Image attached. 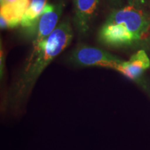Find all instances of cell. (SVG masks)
I'll return each instance as SVG.
<instances>
[{"instance_id": "8", "label": "cell", "mask_w": 150, "mask_h": 150, "mask_svg": "<svg viewBox=\"0 0 150 150\" xmlns=\"http://www.w3.org/2000/svg\"><path fill=\"white\" fill-rule=\"evenodd\" d=\"M48 0H30L27 10L24 13L21 20L22 27L31 31L40 19L44 11L45 7L47 4Z\"/></svg>"}, {"instance_id": "4", "label": "cell", "mask_w": 150, "mask_h": 150, "mask_svg": "<svg viewBox=\"0 0 150 150\" xmlns=\"http://www.w3.org/2000/svg\"><path fill=\"white\" fill-rule=\"evenodd\" d=\"M63 4L60 2L46 5L35 27L29 31L33 35V47L45 40L54 31L63 12Z\"/></svg>"}, {"instance_id": "9", "label": "cell", "mask_w": 150, "mask_h": 150, "mask_svg": "<svg viewBox=\"0 0 150 150\" xmlns=\"http://www.w3.org/2000/svg\"><path fill=\"white\" fill-rule=\"evenodd\" d=\"M129 5L138 8L143 9L147 2V0H127Z\"/></svg>"}, {"instance_id": "5", "label": "cell", "mask_w": 150, "mask_h": 150, "mask_svg": "<svg viewBox=\"0 0 150 150\" xmlns=\"http://www.w3.org/2000/svg\"><path fill=\"white\" fill-rule=\"evenodd\" d=\"M150 67V59L145 50H139L131 56L129 61H122L117 70L127 78L141 83L142 75Z\"/></svg>"}, {"instance_id": "2", "label": "cell", "mask_w": 150, "mask_h": 150, "mask_svg": "<svg viewBox=\"0 0 150 150\" xmlns=\"http://www.w3.org/2000/svg\"><path fill=\"white\" fill-rule=\"evenodd\" d=\"M123 61L109 52L87 45H79L67 57V62L75 67H100L117 70Z\"/></svg>"}, {"instance_id": "6", "label": "cell", "mask_w": 150, "mask_h": 150, "mask_svg": "<svg viewBox=\"0 0 150 150\" xmlns=\"http://www.w3.org/2000/svg\"><path fill=\"white\" fill-rule=\"evenodd\" d=\"M99 0H75L74 22L81 34L88 31Z\"/></svg>"}, {"instance_id": "1", "label": "cell", "mask_w": 150, "mask_h": 150, "mask_svg": "<svg viewBox=\"0 0 150 150\" xmlns=\"http://www.w3.org/2000/svg\"><path fill=\"white\" fill-rule=\"evenodd\" d=\"M73 30L68 21H63L54 31L36 46L33 47L18 77L3 98L1 110L13 116L20 115L39 76L45 69L70 45Z\"/></svg>"}, {"instance_id": "3", "label": "cell", "mask_w": 150, "mask_h": 150, "mask_svg": "<svg viewBox=\"0 0 150 150\" xmlns=\"http://www.w3.org/2000/svg\"><path fill=\"white\" fill-rule=\"evenodd\" d=\"M108 21L122 24L139 41L147 34L150 29V16L143 9L132 6L114 10L108 17Z\"/></svg>"}, {"instance_id": "7", "label": "cell", "mask_w": 150, "mask_h": 150, "mask_svg": "<svg viewBox=\"0 0 150 150\" xmlns=\"http://www.w3.org/2000/svg\"><path fill=\"white\" fill-rule=\"evenodd\" d=\"M29 4L30 0H1L0 16L4 19L10 27H17L21 23Z\"/></svg>"}]
</instances>
